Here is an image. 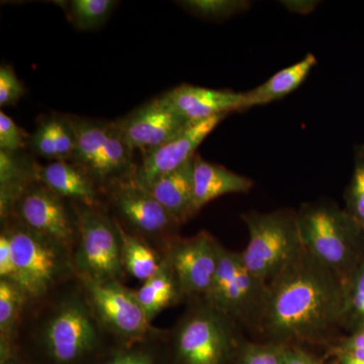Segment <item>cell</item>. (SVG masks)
Listing matches in <instances>:
<instances>
[{"mask_svg": "<svg viewBox=\"0 0 364 364\" xmlns=\"http://www.w3.org/2000/svg\"><path fill=\"white\" fill-rule=\"evenodd\" d=\"M70 119L76 136V148L72 161L87 174L104 149L111 134L112 123L79 117H70Z\"/></svg>", "mask_w": 364, "mask_h": 364, "instance_id": "d4e9b609", "label": "cell"}, {"mask_svg": "<svg viewBox=\"0 0 364 364\" xmlns=\"http://www.w3.org/2000/svg\"><path fill=\"white\" fill-rule=\"evenodd\" d=\"M77 224V242L73 250L76 277L95 282L126 279L123 239L119 224L102 205L69 202Z\"/></svg>", "mask_w": 364, "mask_h": 364, "instance_id": "8992f818", "label": "cell"}, {"mask_svg": "<svg viewBox=\"0 0 364 364\" xmlns=\"http://www.w3.org/2000/svg\"><path fill=\"white\" fill-rule=\"evenodd\" d=\"M172 111L189 123H198L234 111H242L245 105L244 93L210 90L183 85L161 95Z\"/></svg>", "mask_w": 364, "mask_h": 364, "instance_id": "9a60e30c", "label": "cell"}, {"mask_svg": "<svg viewBox=\"0 0 364 364\" xmlns=\"http://www.w3.org/2000/svg\"><path fill=\"white\" fill-rule=\"evenodd\" d=\"M39 169L18 152L0 150V219L13 214L14 205L26 189L39 181Z\"/></svg>", "mask_w": 364, "mask_h": 364, "instance_id": "d6986e66", "label": "cell"}, {"mask_svg": "<svg viewBox=\"0 0 364 364\" xmlns=\"http://www.w3.org/2000/svg\"><path fill=\"white\" fill-rule=\"evenodd\" d=\"M133 151L112 123L111 134L104 149L87 173L100 193L119 182L134 178L138 167L133 162Z\"/></svg>", "mask_w": 364, "mask_h": 364, "instance_id": "ffe728a7", "label": "cell"}, {"mask_svg": "<svg viewBox=\"0 0 364 364\" xmlns=\"http://www.w3.org/2000/svg\"><path fill=\"white\" fill-rule=\"evenodd\" d=\"M11 217L73 254L77 242V224L73 210L40 181L26 189L14 205Z\"/></svg>", "mask_w": 364, "mask_h": 364, "instance_id": "8fae6325", "label": "cell"}, {"mask_svg": "<svg viewBox=\"0 0 364 364\" xmlns=\"http://www.w3.org/2000/svg\"><path fill=\"white\" fill-rule=\"evenodd\" d=\"M11 241L18 274V287L26 301L44 298L57 287L76 279L73 254L9 217L1 221Z\"/></svg>", "mask_w": 364, "mask_h": 364, "instance_id": "5b68a950", "label": "cell"}, {"mask_svg": "<svg viewBox=\"0 0 364 364\" xmlns=\"http://www.w3.org/2000/svg\"><path fill=\"white\" fill-rule=\"evenodd\" d=\"M26 133L6 112H0V150L16 153L26 145Z\"/></svg>", "mask_w": 364, "mask_h": 364, "instance_id": "d6a6232c", "label": "cell"}, {"mask_svg": "<svg viewBox=\"0 0 364 364\" xmlns=\"http://www.w3.org/2000/svg\"><path fill=\"white\" fill-rule=\"evenodd\" d=\"M116 6L114 0H72L67 2V11L76 28L90 31L100 28Z\"/></svg>", "mask_w": 364, "mask_h": 364, "instance_id": "4316f807", "label": "cell"}, {"mask_svg": "<svg viewBox=\"0 0 364 364\" xmlns=\"http://www.w3.org/2000/svg\"><path fill=\"white\" fill-rule=\"evenodd\" d=\"M31 145L35 153L40 156L51 159L53 161L59 160L56 136H55L54 117L45 119L40 124L39 128L33 133Z\"/></svg>", "mask_w": 364, "mask_h": 364, "instance_id": "4dcf8cb0", "label": "cell"}, {"mask_svg": "<svg viewBox=\"0 0 364 364\" xmlns=\"http://www.w3.org/2000/svg\"><path fill=\"white\" fill-rule=\"evenodd\" d=\"M346 205L347 213L364 230V148H360L356 153L355 168L346 193Z\"/></svg>", "mask_w": 364, "mask_h": 364, "instance_id": "f546056e", "label": "cell"}, {"mask_svg": "<svg viewBox=\"0 0 364 364\" xmlns=\"http://www.w3.org/2000/svg\"><path fill=\"white\" fill-rule=\"evenodd\" d=\"M347 313L346 284L304 251L268 282L260 335L284 345L322 343L331 338Z\"/></svg>", "mask_w": 364, "mask_h": 364, "instance_id": "6da1fadb", "label": "cell"}, {"mask_svg": "<svg viewBox=\"0 0 364 364\" xmlns=\"http://www.w3.org/2000/svg\"><path fill=\"white\" fill-rule=\"evenodd\" d=\"M210 232L177 239L164 254L176 272L183 301L203 298L210 291L219 265L220 247Z\"/></svg>", "mask_w": 364, "mask_h": 364, "instance_id": "7c38bea8", "label": "cell"}, {"mask_svg": "<svg viewBox=\"0 0 364 364\" xmlns=\"http://www.w3.org/2000/svg\"><path fill=\"white\" fill-rule=\"evenodd\" d=\"M338 355V361L337 364H364L363 360L360 359L352 358V356L346 355L343 353H336Z\"/></svg>", "mask_w": 364, "mask_h": 364, "instance_id": "ab89813d", "label": "cell"}, {"mask_svg": "<svg viewBox=\"0 0 364 364\" xmlns=\"http://www.w3.org/2000/svg\"><path fill=\"white\" fill-rule=\"evenodd\" d=\"M286 364H318L317 359L298 345H287Z\"/></svg>", "mask_w": 364, "mask_h": 364, "instance_id": "8d00e7d4", "label": "cell"}, {"mask_svg": "<svg viewBox=\"0 0 364 364\" xmlns=\"http://www.w3.org/2000/svg\"><path fill=\"white\" fill-rule=\"evenodd\" d=\"M102 195L105 207L114 221L127 233L147 242L162 255L181 238V223L133 178L109 186Z\"/></svg>", "mask_w": 364, "mask_h": 364, "instance_id": "9c48e42d", "label": "cell"}, {"mask_svg": "<svg viewBox=\"0 0 364 364\" xmlns=\"http://www.w3.org/2000/svg\"><path fill=\"white\" fill-rule=\"evenodd\" d=\"M119 227L123 239L124 272L127 275H131L139 282H146L157 272L161 264L163 255L147 242L127 233L119 225Z\"/></svg>", "mask_w": 364, "mask_h": 364, "instance_id": "484cf974", "label": "cell"}, {"mask_svg": "<svg viewBox=\"0 0 364 364\" xmlns=\"http://www.w3.org/2000/svg\"><path fill=\"white\" fill-rule=\"evenodd\" d=\"M298 224L306 252L347 284L363 258L359 257L360 224L329 200L301 205Z\"/></svg>", "mask_w": 364, "mask_h": 364, "instance_id": "277c9868", "label": "cell"}, {"mask_svg": "<svg viewBox=\"0 0 364 364\" xmlns=\"http://www.w3.org/2000/svg\"><path fill=\"white\" fill-rule=\"evenodd\" d=\"M227 116L220 114L189 124L168 142L146 152L143 162L136 170L134 181L148 191L161 177L181 168L196 157L198 146Z\"/></svg>", "mask_w": 364, "mask_h": 364, "instance_id": "4fadbf2b", "label": "cell"}, {"mask_svg": "<svg viewBox=\"0 0 364 364\" xmlns=\"http://www.w3.org/2000/svg\"><path fill=\"white\" fill-rule=\"evenodd\" d=\"M39 181L69 202L102 205V193L95 182L74 163L57 160L40 167Z\"/></svg>", "mask_w": 364, "mask_h": 364, "instance_id": "2e32d148", "label": "cell"}, {"mask_svg": "<svg viewBox=\"0 0 364 364\" xmlns=\"http://www.w3.org/2000/svg\"><path fill=\"white\" fill-rule=\"evenodd\" d=\"M186 311L168 329L171 364H234L242 328L205 298L186 301Z\"/></svg>", "mask_w": 364, "mask_h": 364, "instance_id": "3957f363", "label": "cell"}, {"mask_svg": "<svg viewBox=\"0 0 364 364\" xmlns=\"http://www.w3.org/2000/svg\"><path fill=\"white\" fill-rule=\"evenodd\" d=\"M195 160L196 157L181 168L161 177L148 189L162 207L181 225L198 215L193 203Z\"/></svg>", "mask_w": 364, "mask_h": 364, "instance_id": "ac0fdd59", "label": "cell"}, {"mask_svg": "<svg viewBox=\"0 0 364 364\" xmlns=\"http://www.w3.org/2000/svg\"><path fill=\"white\" fill-rule=\"evenodd\" d=\"M114 345L76 277L44 298L26 301L14 351L32 364H95Z\"/></svg>", "mask_w": 364, "mask_h": 364, "instance_id": "7a4b0ae2", "label": "cell"}, {"mask_svg": "<svg viewBox=\"0 0 364 364\" xmlns=\"http://www.w3.org/2000/svg\"><path fill=\"white\" fill-rule=\"evenodd\" d=\"M347 286V303L348 313L360 318L364 324V256L358 267L348 280Z\"/></svg>", "mask_w": 364, "mask_h": 364, "instance_id": "1f68e13d", "label": "cell"}, {"mask_svg": "<svg viewBox=\"0 0 364 364\" xmlns=\"http://www.w3.org/2000/svg\"><path fill=\"white\" fill-rule=\"evenodd\" d=\"M317 64L315 55L310 53L293 66L287 67L268 79L267 82L244 93V109L270 104L296 90Z\"/></svg>", "mask_w": 364, "mask_h": 364, "instance_id": "603a6c76", "label": "cell"}, {"mask_svg": "<svg viewBox=\"0 0 364 364\" xmlns=\"http://www.w3.org/2000/svg\"><path fill=\"white\" fill-rule=\"evenodd\" d=\"M254 181L248 177L205 161L196 155L193 168V203L196 214L208 203L231 193H247Z\"/></svg>", "mask_w": 364, "mask_h": 364, "instance_id": "e0dca14e", "label": "cell"}, {"mask_svg": "<svg viewBox=\"0 0 364 364\" xmlns=\"http://www.w3.org/2000/svg\"><path fill=\"white\" fill-rule=\"evenodd\" d=\"M136 296L150 323L166 309L183 303L176 272L166 256L150 279L136 289Z\"/></svg>", "mask_w": 364, "mask_h": 364, "instance_id": "44dd1931", "label": "cell"}, {"mask_svg": "<svg viewBox=\"0 0 364 364\" xmlns=\"http://www.w3.org/2000/svg\"><path fill=\"white\" fill-rule=\"evenodd\" d=\"M318 4L320 2L314 1V0H284V1H280V4L286 7L287 11L299 14L313 13Z\"/></svg>", "mask_w": 364, "mask_h": 364, "instance_id": "74e56055", "label": "cell"}, {"mask_svg": "<svg viewBox=\"0 0 364 364\" xmlns=\"http://www.w3.org/2000/svg\"><path fill=\"white\" fill-rule=\"evenodd\" d=\"M267 296L268 282L248 269L240 252L222 244L214 282L203 298L242 329L260 334Z\"/></svg>", "mask_w": 364, "mask_h": 364, "instance_id": "ba28073f", "label": "cell"}, {"mask_svg": "<svg viewBox=\"0 0 364 364\" xmlns=\"http://www.w3.org/2000/svg\"><path fill=\"white\" fill-rule=\"evenodd\" d=\"M178 4L200 18L215 21L243 14L251 6V2L246 0H186Z\"/></svg>", "mask_w": 364, "mask_h": 364, "instance_id": "83f0119b", "label": "cell"}, {"mask_svg": "<svg viewBox=\"0 0 364 364\" xmlns=\"http://www.w3.org/2000/svg\"><path fill=\"white\" fill-rule=\"evenodd\" d=\"M80 282L95 318L114 343L140 341L154 330L139 303L136 289L121 282Z\"/></svg>", "mask_w": 364, "mask_h": 364, "instance_id": "30bf717a", "label": "cell"}, {"mask_svg": "<svg viewBox=\"0 0 364 364\" xmlns=\"http://www.w3.org/2000/svg\"><path fill=\"white\" fill-rule=\"evenodd\" d=\"M247 227L249 241L242 251L244 264L256 277L268 282L304 253L298 212L249 210L241 215Z\"/></svg>", "mask_w": 364, "mask_h": 364, "instance_id": "52a82bcc", "label": "cell"}, {"mask_svg": "<svg viewBox=\"0 0 364 364\" xmlns=\"http://www.w3.org/2000/svg\"><path fill=\"white\" fill-rule=\"evenodd\" d=\"M26 303L18 284L0 279V359L16 354L14 342Z\"/></svg>", "mask_w": 364, "mask_h": 364, "instance_id": "cb8c5ba5", "label": "cell"}, {"mask_svg": "<svg viewBox=\"0 0 364 364\" xmlns=\"http://www.w3.org/2000/svg\"><path fill=\"white\" fill-rule=\"evenodd\" d=\"M286 350L284 344L244 340L234 364H286Z\"/></svg>", "mask_w": 364, "mask_h": 364, "instance_id": "f1b7e54d", "label": "cell"}, {"mask_svg": "<svg viewBox=\"0 0 364 364\" xmlns=\"http://www.w3.org/2000/svg\"><path fill=\"white\" fill-rule=\"evenodd\" d=\"M336 353H343L364 361V324L348 339L344 340Z\"/></svg>", "mask_w": 364, "mask_h": 364, "instance_id": "d590c367", "label": "cell"}, {"mask_svg": "<svg viewBox=\"0 0 364 364\" xmlns=\"http://www.w3.org/2000/svg\"><path fill=\"white\" fill-rule=\"evenodd\" d=\"M112 124L132 150L146 153L168 142L193 123L172 111L159 97Z\"/></svg>", "mask_w": 364, "mask_h": 364, "instance_id": "5bb4252c", "label": "cell"}, {"mask_svg": "<svg viewBox=\"0 0 364 364\" xmlns=\"http://www.w3.org/2000/svg\"><path fill=\"white\" fill-rule=\"evenodd\" d=\"M0 364H32L26 361L25 358L18 355V354H13L9 358L0 359Z\"/></svg>", "mask_w": 364, "mask_h": 364, "instance_id": "f35d334b", "label": "cell"}, {"mask_svg": "<svg viewBox=\"0 0 364 364\" xmlns=\"http://www.w3.org/2000/svg\"><path fill=\"white\" fill-rule=\"evenodd\" d=\"M25 95V87L11 66L0 68V105H16Z\"/></svg>", "mask_w": 364, "mask_h": 364, "instance_id": "836d02e7", "label": "cell"}, {"mask_svg": "<svg viewBox=\"0 0 364 364\" xmlns=\"http://www.w3.org/2000/svg\"><path fill=\"white\" fill-rule=\"evenodd\" d=\"M0 279L16 284L18 282V269L14 263L11 241L6 230L2 228L0 229Z\"/></svg>", "mask_w": 364, "mask_h": 364, "instance_id": "e575fe53", "label": "cell"}, {"mask_svg": "<svg viewBox=\"0 0 364 364\" xmlns=\"http://www.w3.org/2000/svg\"><path fill=\"white\" fill-rule=\"evenodd\" d=\"M95 364H171L168 329L155 327L145 339L114 345Z\"/></svg>", "mask_w": 364, "mask_h": 364, "instance_id": "7402d4cb", "label": "cell"}]
</instances>
